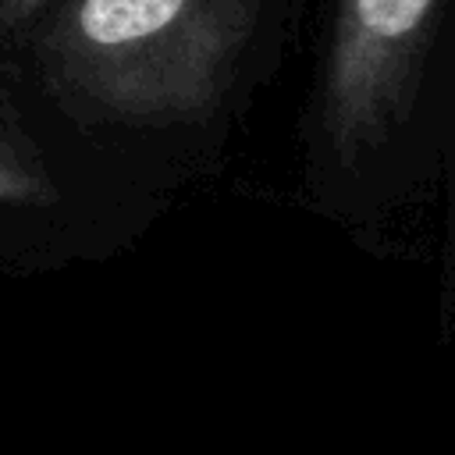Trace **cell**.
I'll use <instances>...</instances> for the list:
<instances>
[{
    "mask_svg": "<svg viewBox=\"0 0 455 455\" xmlns=\"http://www.w3.org/2000/svg\"><path fill=\"white\" fill-rule=\"evenodd\" d=\"M295 0H60L11 53L92 149L217 128L270 68Z\"/></svg>",
    "mask_w": 455,
    "mask_h": 455,
    "instance_id": "cell-1",
    "label": "cell"
},
{
    "mask_svg": "<svg viewBox=\"0 0 455 455\" xmlns=\"http://www.w3.org/2000/svg\"><path fill=\"white\" fill-rule=\"evenodd\" d=\"M444 21L448 0H334L306 114V185L327 213L377 217L419 185Z\"/></svg>",
    "mask_w": 455,
    "mask_h": 455,
    "instance_id": "cell-2",
    "label": "cell"
},
{
    "mask_svg": "<svg viewBox=\"0 0 455 455\" xmlns=\"http://www.w3.org/2000/svg\"><path fill=\"white\" fill-rule=\"evenodd\" d=\"M43 100L11 53H0V228L32 238L50 256L100 249L132 228L139 192L107 188L85 160H71L32 117Z\"/></svg>",
    "mask_w": 455,
    "mask_h": 455,
    "instance_id": "cell-3",
    "label": "cell"
},
{
    "mask_svg": "<svg viewBox=\"0 0 455 455\" xmlns=\"http://www.w3.org/2000/svg\"><path fill=\"white\" fill-rule=\"evenodd\" d=\"M60 0H0V53H14Z\"/></svg>",
    "mask_w": 455,
    "mask_h": 455,
    "instance_id": "cell-4",
    "label": "cell"
},
{
    "mask_svg": "<svg viewBox=\"0 0 455 455\" xmlns=\"http://www.w3.org/2000/svg\"><path fill=\"white\" fill-rule=\"evenodd\" d=\"M46 263L50 252L39 249L32 238L11 231V228H0V267H25V263Z\"/></svg>",
    "mask_w": 455,
    "mask_h": 455,
    "instance_id": "cell-5",
    "label": "cell"
},
{
    "mask_svg": "<svg viewBox=\"0 0 455 455\" xmlns=\"http://www.w3.org/2000/svg\"><path fill=\"white\" fill-rule=\"evenodd\" d=\"M451 245H455V228H451Z\"/></svg>",
    "mask_w": 455,
    "mask_h": 455,
    "instance_id": "cell-6",
    "label": "cell"
}]
</instances>
